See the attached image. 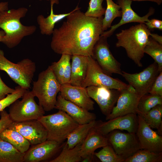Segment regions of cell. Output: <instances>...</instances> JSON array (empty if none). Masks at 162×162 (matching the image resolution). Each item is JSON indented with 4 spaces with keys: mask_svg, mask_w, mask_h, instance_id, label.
I'll list each match as a JSON object with an SVG mask.
<instances>
[{
    "mask_svg": "<svg viewBox=\"0 0 162 162\" xmlns=\"http://www.w3.org/2000/svg\"><path fill=\"white\" fill-rule=\"evenodd\" d=\"M55 108L65 112L79 124L89 123L96 118L94 113L65 99L60 93L57 96Z\"/></svg>",
    "mask_w": 162,
    "mask_h": 162,
    "instance_id": "obj_19",
    "label": "cell"
},
{
    "mask_svg": "<svg viewBox=\"0 0 162 162\" xmlns=\"http://www.w3.org/2000/svg\"><path fill=\"white\" fill-rule=\"evenodd\" d=\"M110 144L107 137L97 131L94 128L89 132L81 144V155L82 158L94 154L96 150Z\"/></svg>",
    "mask_w": 162,
    "mask_h": 162,
    "instance_id": "obj_21",
    "label": "cell"
},
{
    "mask_svg": "<svg viewBox=\"0 0 162 162\" xmlns=\"http://www.w3.org/2000/svg\"><path fill=\"white\" fill-rule=\"evenodd\" d=\"M21 96L20 92L17 90L12 93L8 94L4 98L0 100V112L21 98Z\"/></svg>",
    "mask_w": 162,
    "mask_h": 162,
    "instance_id": "obj_36",
    "label": "cell"
},
{
    "mask_svg": "<svg viewBox=\"0 0 162 162\" xmlns=\"http://www.w3.org/2000/svg\"><path fill=\"white\" fill-rule=\"evenodd\" d=\"M60 143L47 140L33 145L25 153L23 162H38L51 158L60 148Z\"/></svg>",
    "mask_w": 162,
    "mask_h": 162,
    "instance_id": "obj_20",
    "label": "cell"
},
{
    "mask_svg": "<svg viewBox=\"0 0 162 162\" xmlns=\"http://www.w3.org/2000/svg\"><path fill=\"white\" fill-rule=\"evenodd\" d=\"M106 8L104 17L102 21V29L103 32L110 28L115 19L121 17L122 11L120 6L112 0H106Z\"/></svg>",
    "mask_w": 162,
    "mask_h": 162,
    "instance_id": "obj_30",
    "label": "cell"
},
{
    "mask_svg": "<svg viewBox=\"0 0 162 162\" xmlns=\"http://www.w3.org/2000/svg\"><path fill=\"white\" fill-rule=\"evenodd\" d=\"M94 154H90L82 158L81 162H91L93 161L94 159Z\"/></svg>",
    "mask_w": 162,
    "mask_h": 162,
    "instance_id": "obj_43",
    "label": "cell"
},
{
    "mask_svg": "<svg viewBox=\"0 0 162 162\" xmlns=\"http://www.w3.org/2000/svg\"><path fill=\"white\" fill-rule=\"evenodd\" d=\"M31 91L27 89L21 100H15L9 106L8 113L13 122L38 120L44 115L45 111L35 102Z\"/></svg>",
    "mask_w": 162,
    "mask_h": 162,
    "instance_id": "obj_7",
    "label": "cell"
},
{
    "mask_svg": "<svg viewBox=\"0 0 162 162\" xmlns=\"http://www.w3.org/2000/svg\"><path fill=\"white\" fill-rule=\"evenodd\" d=\"M143 51L144 53L148 54L154 59L160 72L162 71V45L149 37Z\"/></svg>",
    "mask_w": 162,
    "mask_h": 162,
    "instance_id": "obj_33",
    "label": "cell"
},
{
    "mask_svg": "<svg viewBox=\"0 0 162 162\" xmlns=\"http://www.w3.org/2000/svg\"><path fill=\"white\" fill-rule=\"evenodd\" d=\"M160 72L157 64L154 62L140 73L130 74L122 71L121 75L141 97L149 93Z\"/></svg>",
    "mask_w": 162,
    "mask_h": 162,
    "instance_id": "obj_9",
    "label": "cell"
},
{
    "mask_svg": "<svg viewBox=\"0 0 162 162\" xmlns=\"http://www.w3.org/2000/svg\"><path fill=\"white\" fill-rule=\"evenodd\" d=\"M107 38L105 36H100L94 46L92 57L106 74L110 76L112 74L121 75L122 71L121 64L112 53Z\"/></svg>",
    "mask_w": 162,
    "mask_h": 162,
    "instance_id": "obj_11",
    "label": "cell"
},
{
    "mask_svg": "<svg viewBox=\"0 0 162 162\" xmlns=\"http://www.w3.org/2000/svg\"><path fill=\"white\" fill-rule=\"evenodd\" d=\"M88 58L87 74L82 86L85 88L91 86L104 87L119 91L128 86L129 84L105 74L92 56H88Z\"/></svg>",
    "mask_w": 162,
    "mask_h": 162,
    "instance_id": "obj_8",
    "label": "cell"
},
{
    "mask_svg": "<svg viewBox=\"0 0 162 162\" xmlns=\"http://www.w3.org/2000/svg\"><path fill=\"white\" fill-rule=\"evenodd\" d=\"M47 131V139L61 143L79 124L65 112L61 110L44 115L38 120Z\"/></svg>",
    "mask_w": 162,
    "mask_h": 162,
    "instance_id": "obj_5",
    "label": "cell"
},
{
    "mask_svg": "<svg viewBox=\"0 0 162 162\" xmlns=\"http://www.w3.org/2000/svg\"><path fill=\"white\" fill-rule=\"evenodd\" d=\"M8 10V2H0V11Z\"/></svg>",
    "mask_w": 162,
    "mask_h": 162,
    "instance_id": "obj_42",
    "label": "cell"
},
{
    "mask_svg": "<svg viewBox=\"0 0 162 162\" xmlns=\"http://www.w3.org/2000/svg\"><path fill=\"white\" fill-rule=\"evenodd\" d=\"M146 123L152 129H156L162 134V104L158 105L144 115L141 116Z\"/></svg>",
    "mask_w": 162,
    "mask_h": 162,
    "instance_id": "obj_28",
    "label": "cell"
},
{
    "mask_svg": "<svg viewBox=\"0 0 162 162\" xmlns=\"http://www.w3.org/2000/svg\"><path fill=\"white\" fill-rule=\"evenodd\" d=\"M134 1H149L156 3L158 5H160L162 3V0H132Z\"/></svg>",
    "mask_w": 162,
    "mask_h": 162,
    "instance_id": "obj_44",
    "label": "cell"
},
{
    "mask_svg": "<svg viewBox=\"0 0 162 162\" xmlns=\"http://www.w3.org/2000/svg\"><path fill=\"white\" fill-rule=\"evenodd\" d=\"M61 85L49 66L39 74L37 81L33 82L31 91L45 111L55 108Z\"/></svg>",
    "mask_w": 162,
    "mask_h": 162,
    "instance_id": "obj_4",
    "label": "cell"
},
{
    "mask_svg": "<svg viewBox=\"0 0 162 162\" xmlns=\"http://www.w3.org/2000/svg\"><path fill=\"white\" fill-rule=\"evenodd\" d=\"M147 27L151 30L155 28L160 30H162V21L155 19L149 20L144 23Z\"/></svg>",
    "mask_w": 162,
    "mask_h": 162,
    "instance_id": "obj_40",
    "label": "cell"
},
{
    "mask_svg": "<svg viewBox=\"0 0 162 162\" xmlns=\"http://www.w3.org/2000/svg\"><path fill=\"white\" fill-rule=\"evenodd\" d=\"M5 34V32L3 30H0V42H2L3 38Z\"/></svg>",
    "mask_w": 162,
    "mask_h": 162,
    "instance_id": "obj_45",
    "label": "cell"
},
{
    "mask_svg": "<svg viewBox=\"0 0 162 162\" xmlns=\"http://www.w3.org/2000/svg\"><path fill=\"white\" fill-rule=\"evenodd\" d=\"M80 9L77 6L62 26L54 29L50 46L55 52L92 57L94 46L103 32V17L86 16Z\"/></svg>",
    "mask_w": 162,
    "mask_h": 162,
    "instance_id": "obj_1",
    "label": "cell"
},
{
    "mask_svg": "<svg viewBox=\"0 0 162 162\" xmlns=\"http://www.w3.org/2000/svg\"><path fill=\"white\" fill-rule=\"evenodd\" d=\"M15 91V89L11 88L6 85L0 76V100L4 98L8 94L12 93Z\"/></svg>",
    "mask_w": 162,
    "mask_h": 162,
    "instance_id": "obj_39",
    "label": "cell"
},
{
    "mask_svg": "<svg viewBox=\"0 0 162 162\" xmlns=\"http://www.w3.org/2000/svg\"><path fill=\"white\" fill-rule=\"evenodd\" d=\"M60 94L65 99L88 111L94 110V102L89 96L86 88L70 83L61 85Z\"/></svg>",
    "mask_w": 162,
    "mask_h": 162,
    "instance_id": "obj_18",
    "label": "cell"
},
{
    "mask_svg": "<svg viewBox=\"0 0 162 162\" xmlns=\"http://www.w3.org/2000/svg\"><path fill=\"white\" fill-rule=\"evenodd\" d=\"M25 153L20 152L0 137V162H23Z\"/></svg>",
    "mask_w": 162,
    "mask_h": 162,
    "instance_id": "obj_27",
    "label": "cell"
},
{
    "mask_svg": "<svg viewBox=\"0 0 162 162\" xmlns=\"http://www.w3.org/2000/svg\"><path fill=\"white\" fill-rule=\"evenodd\" d=\"M162 104V96L149 93L141 96L137 105V115L142 116L158 105Z\"/></svg>",
    "mask_w": 162,
    "mask_h": 162,
    "instance_id": "obj_29",
    "label": "cell"
},
{
    "mask_svg": "<svg viewBox=\"0 0 162 162\" xmlns=\"http://www.w3.org/2000/svg\"><path fill=\"white\" fill-rule=\"evenodd\" d=\"M137 116L138 125L135 134L141 149L156 153H162V136L153 130L141 116Z\"/></svg>",
    "mask_w": 162,
    "mask_h": 162,
    "instance_id": "obj_14",
    "label": "cell"
},
{
    "mask_svg": "<svg viewBox=\"0 0 162 162\" xmlns=\"http://www.w3.org/2000/svg\"><path fill=\"white\" fill-rule=\"evenodd\" d=\"M104 0H90L88 9L84 13L87 16L99 18L105 14L106 9L102 4Z\"/></svg>",
    "mask_w": 162,
    "mask_h": 162,
    "instance_id": "obj_35",
    "label": "cell"
},
{
    "mask_svg": "<svg viewBox=\"0 0 162 162\" xmlns=\"http://www.w3.org/2000/svg\"><path fill=\"white\" fill-rule=\"evenodd\" d=\"M88 56H71V73L70 83L73 86H81L86 77Z\"/></svg>",
    "mask_w": 162,
    "mask_h": 162,
    "instance_id": "obj_22",
    "label": "cell"
},
{
    "mask_svg": "<svg viewBox=\"0 0 162 162\" xmlns=\"http://www.w3.org/2000/svg\"><path fill=\"white\" fill-rule=\"evenodd\" d=\"M28 11L25 7L0 11V28L5 33L2 42L8 48L15 47L25 37L35 32V26H25L20 22L21 19L26 16Z\"/></svg>",
    "mask_w": 162,
    "mask_h": 162,
    "instance_id": "obj_2",
    "label": "cell"
},
{
    "mask_svg": "<svg viewBox=\"0 0 162 162\" xmlns=\"http://www.w3.org/2000/svg\"><path fill=\"white\" fill-rule=\"evenodd\" d=\"M138 125L137 114H130L119 116L106 122H98L94 129L104 136L115 130H125L136 133Z\"/></svg>",
    "mask_w": 162,
    "mask_h": 162,
    "instance_id": "obj_15",
    "label": "cell"
},
{
    "mask_svg": "<svg viewBox=\"0 0 162 162\" xmlns=\"http://www.w3.org/2000/svg\"><path fill=\"white\" fill-rule=\"evenodd\" d=\"M94 154L102 162H124L123 157L118 155L110 144L104 147Z\"/></svg>",
    "mask_w": 162,
    "mask_h": 162,
    "instance_id": "obj_34",
    "label": "cell"
},
{
    "mask_svg": "<svg viewBox=\"0 0 162 162\" xmlns=\"http://www.w3.org/2000/svg\"><path fill=\"white\" fill-rule=\"evenodd\" d=\"M150 36L154 40L162 45V36L157 34L150 33Z\"/></svg>",
    "mask_w": 162,
    "mask_h": 162,
    "instance_id": "obj_41",
    "label": "cell"
},
{
    "mask_svg": "<svg viewBox=\"0 0 162 162\" xmlns=\"http://www.w3.org/2000/svg\"><path fill=\"white\" fill-rule=\"evenodd\" d=\"M0 137L22 153H25L30 148L29 142L16 131L5 129L0 133Z\"/></svg>",
    "mask_w": 162,
    "mask_h": 162,
    "instance_id": "obj_26",
    "label": "cell"
},
{
    "mask_svg": "<svg viewBox=\"0 0 162 162\" xmlns=\"http://www.w3.org/2000/svg\"><path fill=\"white\" fill-rule=\"evenodd\" d=\"M162 153H156L147 150L141 149L124 162H161Z\"/></svg>",
    "mask_w": 162,
    "mask_h": 162,
    "instance_id": "obj_32",
    "label": "cell"
},
{
    "mask_svg": "<svg viewBox=\"0 0 162 162\" xmlns=\"http://www.w3.org/2000/svg\"><path fill=\"white\" fill-rule=\"evenodd\" d=\"M0 133L7 128L13 122L9 114L4 110L0 112Z\"/></svg>",
    "mask_w": 162,
    "mask_h": 162,
    "instance_id": "obj_38",
    "label": "cell"
},
{
    "mask_svg": "<svg viewBox=\"0 0 162 162\" xmlns=\"http://www.w3.org/2000/svg\"><path fill=\"white\" fill-rule=\"evenodd\" d=\"M132 1V0H117V4L120 6L122 11L121 19L118 23L111 26L109 30L103 32L101 35L108 38L119 27L124 24L132 22L145 23L149 20V17L154 13V9L151 7L146 15L140 16L132 9L131 4Z\"/></svg>",
    "mask_w": 162,
    "mask_h": 162,
    "instance_id": "obj_17",
    "label": "cell"
},
{
    "mask_svg": "<svg viewBox=\"0 0 162 162\" xmlns=\"http://www.w3.org/2000/svg\"><path fill=\"white\" fill-rule=\"evenodd\" d=\"M86 88L89 96L96 102L102 113L106 116L109 115L116 104L120 91L94 86Z\"/></svg>",
    "mask_w": 162,
    "mask_h": 162,
    "instance_id": "obj_16",
    "label": "cell"
},
{
    "mask_svg": "<svg viewBox=\"0 0 162 162\" xmlns=\"http://www.w3.org/2000/svg\"><path fill=\"white\" fill-rule=\"evenodd\" d=\"M47 1H50V2H53L55 4H58L59 3L58 0H47Z\"/></svg>",
    "mask_w": 162,
    "mask_h": 162,
    "instance_id": "obj_46",
    "label": "cell"
},
{
    "mask_svg": "<svg viewBox=\"0 0 162 162\" xmlns=\"http://www.w3.org/2000/svg\"><path fill=\"white\" fill-rule=\"evenodd\" d=\"M55 3L50 2V12L47 17L42 15H38L37 21L40 33L43 35H50L52 34L55 24L58 22L66 18L71 13L64 14H55L53 10V6Z\"/></svg>",
    "mask_w": 162,
    "mask_h": 162,
    "instance_id": "obj_24",
    "label": "cell"
},
{
    "mask_svg": "<svg viewBox=\"0 0 162 162\" xmlns=\"http://www.w3.org/2000/svg\"><path fill=\"white\" fill-rule=\"evenodd\" d=\"M40 0V1H42V0Z\"/></svg>",
    "mask_w": 162,
    "mask_h": 162,
    "instance_id": "obj_47",
    "label": "cell"
},
{
    "mask_svg": "<svg viewBox=\"0 0 162 162\" xmlns=\"http://www.w3.org/2000/svg\"><path fill=\"white\" fill-rule=\"evenodd\" d=\"M149 93L162 96V71L156 77Z\"/></svg>",
    "mask_w": 162,
    "mask_h": 162,
    "instance_id": "obj_37",
    "label": "cell"
},
{
    "mask_svg": "<svg viewBox=\"0 0 162 162\" xmlns=\"http://www.w3.org/2000/svg\"><path fill=\"white\" fill-rule=\"evenodd\" d=\"M0 70L5 71L16 83L22 88L28 89L36 70L35 62L25 58L14 63L4 56L0 50Z\"/></svg>",
    "mask_w": 162,
    "mask_h": 162,
    "instance_id": "obj_6",
    "label": "cell"
},
{
    "mask_svg": "<svg viewBox=\"0 0 162 162\" xmlns=\"http://www.w3.org/2000/svg\"><path fill=\"white\" fill-rule=\"evenodd\" d=\"M71 56L62 54L59 60L49 66L56 79L61 85L70 83L71 73Z\"/></svg>",
    "mask_w": 162,
    "mask_h": 162,
    "instance_id": "obj_23",
    "label": "cell"
},
{
    "mask_svg": "<svg viewBox=\"0 0 162 162\" xmlns=\"http://www.w3.org/2000/svg\"><path fill=\"white\" fill-rule=\"evenodd\" d=\"M151 33L144 23L122 30L116 35L117 47H122L125 50L128 57L138 67H142L141 60L144 56V49L147 44Z\"/></svg>",
    "mask_w": 162,
    "mask_h": 162,
    "instance_id": "obj_3",
    "label": "cell"
},
{
    "mask_svg": "<svg viewBox=\"0 0 162 162\" xmlns=\"http://www.w3.org/2000/svg\"><path fill=\"white\" fill-rule=\"evenodd\" d=\"M8 128L19 132L31 145H35L47 139V131L38 120L13 122Z\"/></svg>",
    "mask_w": 162,
    "mask_h": 162,
    "instance_id": "obj_13",
    "label": "cell"
},
{
    "mask_svg": "<svg viewBox=\"0 0 162 162\" xmlns=\"http://www.w3.org/2000/svg\"><path fill=\"white\" fill-rule=\"evenodd\" d=\"M98 122L95 120L89 123L79 124L69 135L67 138L66 146L68 149L72 148L82 143L90 131L94 128Z\"/></svg>",
    "mask_w": 162,
    "mask_h": 162,
    "instance_id": "obj_25",
    "label": "cell"
},
{
    "mask_svg": "<svg viewBox=\"0 0 162 162\" xmlns=\"http://www.w3.org/2000/svg\"><path fill=\"white\" fill-rule=\"evenodd\" d=\"M140 97L134 88L129 85L127 88L120 91L116 105L110 114L106 116V120L130 114L137 115V105Z\"/></svg>",
    "mask_w": 162,
    "mask_h": 162,
    "instance_id": "obj_12",
    "label": "cell"
},
{
    "mask_svg": "<svg viewBox=\"0 0 162 162\" xmlns=\"http://www.w3.org/2000/svg\"><path fill=\"white\" fill-rule=\"evenodd\" d=\"M82 143H79L74 148L68 149L65 145L62 150L56 158L50 162H79L82 158L81 155V147Z\"/></svg>",
    "mask_w": 162,
    "mask_h": 162,
    "instance_id": "obj_31",
    "label": "cell"
},
{
    "mask_svg": "<svg viewBox=\"0 0 162 162\" xmlns=\"http://www.w3.org/2000/svg\"><path fill=\"white\" fill-rule=\"evenodd\" d=\"M106 136L116 153L125 159L141 149L135 133L115 130Z\"/></svg>",
    "mask_w": 162,
    "mask_h": 162,
    "instance_id": "obj_10",
    "label": "cell"
}]
</instances>
